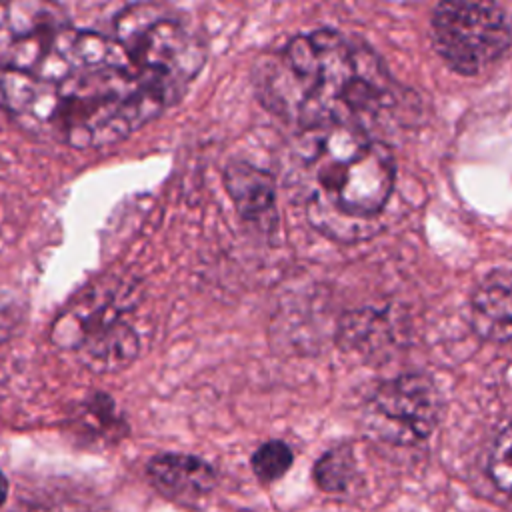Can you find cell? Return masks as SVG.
Listing matches in <instances>:
<instances>
[{
    "label": "cell",
    "instance_id": "1",
    "mask_svg": "<svg viewBox=\"0 0 512 512\" xmlns=\"http://www.w3.org/2000/svg\"><path fill=\"white\" fill-rule=\"evenodd\" d=\"M254 90L296 132L356 126L374 134L400 108L402 94L370 44L334 28L300 32L262 54Z\"/></svg>",
    "mask_w": 512,
    "mask_h": 512
},
{
    "label": "cell",
    "instance_id": "2",
    "mask_svg": "<svg viewBox=\"0 0 512 512\" xmlns=\"http://www.w3.org/2000/svg\"><path fill=\"white\" fill-rule=\"evenodd\" d=\"M0 108L22 130L72 148L116 144L166 110L126 54L60 82L0 72Z\"/></svg>",
    "mask_w": 512,
    "mask_h": 512
},
{
    "label": "cell",
    "instance_id": "3",
    "mask_svg": "<svg viewBox=\"0 0 512 512\" xmlns=\"http://www.w3.org/2000/svg\"><path fill=\"white\" fill-rule=\"evenodd\" d=\"M292 158L306 216L320 234L356 242L378 230L396 180L384 140L356 126L296 132Z\"/></svg>",
    "mask_w": 512,
    "mask_h": 512
},
{
    "label": "cell",
    "instance_id": "4",
    "mask_svg": "<svg viewBox=\"0 0 512 512\" xmlns=\"http://www.w3.org/2000/svg\"><path fill=\"white\" fill-rule=\"evenodd\" d=\"M120 56L122 48L112 36L70 26L52 4H0V72L60 82Z\"/></svg>",
    "mask_w": 512,
    "mask_h": 512
},
{
    "label": "cell",
    "instance_id": "5",
    "mask_svg": "<svg viewBox=\"0 0 512 512\" xmlns=\"http://www.w3.org/2000/svg\"><path fill=\"white\" fill-rule=\"evenodd\" d=\"M112 38L164 108L176 104L200 74L208 46L192 20L164 4L138 2L114 18Z\"/></svg>",
    "mask_w": 512,
    "mask_h": 512
},
{
    "label": "cell",
    "instance_id": "6",
    "mask_svg": "<svg viewBox=\"0 0 512 512\" xmlns=\"http://www.w3.org/2000/svg\"><path fill=\"white\" fill-rule=\"evenodd\" d=\"M130 290L108 284L92 286L74 300L54 322L52 340L60 348L74 350L84 366L94 372H114L130 366L140 340L124 318Z\"/></svg>",
    "mask_w": 512,
    "mask_h": 512
},
{
    "label": "cell",
    "instance_id": "7",
    "mask_svg": "<svg viewBox=\"0 0 512 512\" xmlns=\"http://www.w3.org/2000/svg\"><path fill=\"white\" fill-rule=\"evenodd\" d=\"M510 16L496 2H440L430 16L438 56L460 76H476L510 48Z\"/></svg>",
    "mask_w": 512,
    "mask_h": 512
},
{
    "label": "cell",
    "instance_id": "8",
    "mask_svg": "<svg viewBox=\"0 0 512 512\" xmlns=\"http://www.w3.org/2000/svg\"><path fill=\"white\" fill-rule=\"evenodd\" d=\"M442 416V396L426 374H398L380 382L366 400L364 422L372 436L390 444L426 440Z\"/></svg>",
    "mask_w": 512,
    "mask_h": 512
},
{
    "label": "cell",
    "instance_id": "9",
    "mask_svg": "<svg viewBox=\"0 0 512 512\" xmlns=\"http://www.w3.org/2000/svg\"><path fill=\"white\" fill-rule=\"evenodd\" d=\"M224 188L240 218L262 232L278 224L274 176L248 160H230L224 168Z\"/></svg>",
    "mask_w": 512,
    "mask_h": 512
},
{
    "label": "cell",
    "instance_id": "10",
    "mask_svg": "<svg viewBox=\"0 0 512 512\" xmlns=\"http://www.w3.org/2000/svg\"><path fill=\"white\" fill-rule=\"evenodd\" d=\"M146 474L158 492L184 504L208 496L216 484L214 468L206 460L184 452L156 454L148 460Z\"/></svg>",
    "mask_w": 512,
    "mask_h": 512
},
{
    "label": "cell",
    "instance_id": "11",
    "mask_svg": "<svg viewBox=\"0 0 512 512\" xmlns=\"http://www.w3.org/2000/svg\"><path fill=\"white\" fill-rule=\"evenodd\" d=\"M512 284L504 268L488 272L470 298V318L478 336L506 344L512 322Z\"/></svg>",
    "mask_w": 512,
    "mask_h": 512
},
{
    "label": "cell",
    "instance_id": "12",
    "mask_svg": "<svg viewBox=\"0 0 512 512\" xmlns=\"http://www.w3.org/2000/svg\"><path fill=\"white\" fill-rule=\"evenodd\" d=\"M388 334L382 314L374 310H356L340 320L338 344L344 350H370Z\"/></svg>",
    "mask_w": 512,
    "mask_h": 512
},
{
    "label": "cell",
    "instance_id": "13",
    "mask_svg": "<svg viewBox=\"0 0 512 512\" xmlns=\"http://www.w3.org/2000/svg\"><path fill=\"white\" fill-rule=\"evenodd\" d=\"M356 472L354 452L350 444H338L326 450L314 464V482L324 492H342L350 488Z\"/></svg>",
    "mask_w": 512,
    "mask_h": 512
},
{
    "label": "cell",
    "instance_id": "14",
    "mask_svg": "<svg viewBox=\"0 0 512 512\" xmlns=\"http://www.w3.org/2000/svg\"><path fill=\"white\" fill-rule=\"evenodd\" d=\"M292 462V448L284 440H268L260 444L250 458V466L260 482L280 480L290 470Z\"/></svg>",
    "mask_w": 512,
    "mask_h": 512
},
{
    "label": "cell",
    "instance_id": "15",
    "mask_svg": "<svg viewBox=\"0 0 512 512\" xmlns=\"http://www.w3.org/2000/svg\"><path fill=\"white\" fill-rule=\"evenodd\" d=\"M80 422L88 430H96V434H116L118 430L124 434L126 426L124 422L116 416L114 402L106 394H94L88 398L82 406L80 412Z\"/></svg>",
    "mask_w": 512,
    "mask_h": 512
},
{
    "label": "cell",
    "instance_id": "16",
    "mask_svg": "<svg viewBox=\"0 0 512 512\" xmlns=\"http://www.w3.org/2000/svg\"><path fill=\"white\" fill-rule=\"evenodd\" d=\"M488 476L496 484L500 492L510 490L512 482V462H510V426L504 424L502 430L496 434L488 456Z\"/></svg>",
    "mask_w": 512,
    "mask_h": 512
},
{
    "label": "cell",
    "instance_id": "17",
    "mask_svg": "<svg viewBox=\"0 0 512 512\" xmlns=\"http://www.w3.org/2000/svg\"><path fill=\"white\" fill-rule=\"evenodd\" d=\"M20 326V314L14 308L2 306L0 308V344L8 342Z\"/></svg>",
    "mask_w": 512,
    "mask_h": 512
},
{
    "label": "cell",
    "instance_id": "18",
    "mask_svg": "<svg viewBox=\"0 0 512 512\" xmlns=\"http://www.w3.org/2000/svg\"><path fill=\"white\" fill-rule=\"evenodd\" d=\"M6 496H8V480H6L4 472L0 470V506L6 502Z\"/></svg>",
    "mask_w": 512,
    "mask_h": 512
}]
</instances>
